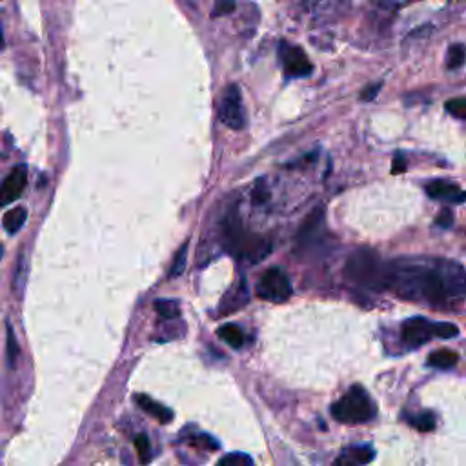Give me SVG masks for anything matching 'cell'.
I'll use <instances>...</instances> for the list:
<instances>
[{
    "instance_id": "obj_1",
    "label": "cell",
    "mask_w": 466,
    "mask_h": 466,
    "mask_svg": "<svg viewBox=\"0 0 466 466\" xmlns=\"http://www.w3.org/2000/svg\"><path fill=\"white\" fill-rule=\"evenodd\" d=\"M344 275L350 282L370 290L388 288V264H382L376 250L359 248L351 251L344 266Z\"/></svg>"
},
{
    "instance_id": "obj_2",
    "label": "cell",
    "mask_w": 466,
    "mask_h": 466,
    "mask_svg": "<svg viewBox=\"0 0 466 466\" xmlns=\"http://www.w3.org/2000/svg\"><path fill=\"white\" fill-rule=\"evenodd\" d=\"M222 233H224L226 250L233 253V255L248 259L250 262L262 261L268 255V251L271 250V244H268L264 239L246 233L235 210H231L226 215L224 224H222Z\"/></svg>"
},
{
    "instance_id": "obj_3",
    "label": "cell",
    "mask_w": 466,
    "mask_h": 466,
    "mask_svg": "<svg viewBox=\"0 0 466 466\" xmlns=\"http://www.w3.org/2000/svg\"><path fill=\"white\" fill-rule=\"evenodd\" d=\"M376 405L366 394L365 388L359 385L351 386L350 391L331 406V416L339 423L346 425H359V423L370 421L376 417Z\"/></svg>"
},
{
    "instance_id": "obj_4",
    "label": "cell",
    "mask_w": 466,
    "mask_h": 466,
    "mask_svg": "<svg viewBox=\"0 0 466 466\" xmlns=\"http://www.w3.org/2000/svg\"><path fill=\"white\" fill-rule=\"evenodd\" d=\"M291 282L281 268H270L257 284V295L270 302H284L291 295Z\"/></svg>"
},
{
    "instance_id": "obj_5",
    "label": "cell",
    "mask_w": 466,
    "mask_h": 466,
    "mask_svg": "<svg viewBox=\"0 0 466 466\" xmlns=\"http://www.w3.org/2000/svg\"><path fill=\"white\" fill-rule=\"evenodd\" d=\"M219 113H221V121L224 122L228 128H231V130L235 131L244 130L246 115L244 108H242V95L241 90H239V86L231 84L226 88Z\"/></svg>"
},
{
    "instance_id": "obj_6",
    "label": "cell",
    "mask_w": 466,
    "mask_h": 466,
    "mask_svg": "<svg viewBox=\"0 0 466 466\" xmlns=\"http://www.w3.org/2000/svg\"><path fill=\"white\" fill-rule=\"evenodd\" d=\"M279 57H281L282 68L288 77H308L313 71V66L308 61L304 51L290 42H281L279 46Z\"/></svg>"
},
{
    "instance_id": "obj_7",
    "label": "cell",
    "mask_w": 466,
    "mask_h": 466,
    "mask_svg": "<svg viewBox=\"0 0 466 466\" xmlns=\"http://www.w3.org/2000/svg\"><path fill=\"white\" fill-rule=\"evenodd\" d=\"M26 184H28V168L26 166H17L15 170L4 179L0 186V206H8L15 202L19 197L24 193Z\"/></svg>"
},
{
    "instance_id": "obj_8",
    "label": "cell",
    "mask_w": 466,
    "mask_h": 466,
    "mask_svg": "<svg viewBox=\"0 0 466 466\" xmlns=\"http://www.w3.org/2000/svg\"><path fill=\"white\" fill-rule=\"evenodd\" d=\"M401 336L405 339V342L411 346H421L425 342L430 341V337L434 336V330H431V324L423 317H414V319H408V321L402 324Z\"/></svg>"
},
{
    "instance_id": "obj_9",
    "label": "cell",
    "mask_w": 466,
    "mask_h": 466,
    "mask_svg": "<svg viewBox=\"0 0 466 466\" xmlns=\"http://www.w3.org/2000/svg\"><path fill=\"white\" fill-rule=\"evenodd\" d=\"M376 457V450L368 445L348 446L339 454L333 466H366Z\"/></svg>"
},
{
    "instance_id": "obj_10",
    "label": "cell",
    "mask_w": 466,
    "mask_h": 466,
    "mask_svg": "<svg viewBox=\"0 0 466 466\" xmlns=\"http://www.w3.org/2000/svg\"><path fill=\"white\" fill-rule=\"evenodd\" d=\"M426 193L436 201H446V202H465L466 201V191H463L459 186L452 184L446 181H434L426 186Z\"/></svg>"
},
{
    "instance_id": "obj_11",
    "label": "cell",
    "mask_w": 466,
    "mask_h": 466,
    "mask_svg": "<svg viewBox=\"0 0 466 466\" xmlns=\"http://www.w3.org/2000/svg\"><path fill=\"white\" fill-rule=\"evenodd\" d=\"M246 302H248V290H246V282L241 281L233 290H230L226 293L219 311H221L222 315H230L233 311L241 310Z\"/></svg>"
},
{
    "instance_id": "obj_12",
    "label": "cell",
    "mask_w": 466,
    "mask_h": 466,
    "mask_svg": "<svg viewBox=\"0 0 466 466\" xmlns=\"http://www.w3.org/2000/svg\"><path fill=\"white\" fill-rule=\"evenodd\" d=\"M137 405L141 406L142 410L148 411L151 417H155L157 421L162 423V425H168V423H171V419H173V414H171L170 408H166V406H162L161 402L153 401L151 397L148 396H137Z\"/></svg>"
},
{
    "instance_id": "obj_13",
    "label": "cell",
    "mask_w": 466,
    "mask_h": 466,
    "mask_svg": "<svg viewBox=\"0 0 466 466\" xmlns=\"http://www.w3.org/2000/svg\"><path fill=\"white\" fill-rule=\"evenodd\" d=\"M457 361H459V356L454 350H448V348L431 351L430 357H428V365L431 368H439V370H450L457 365Z\"/></svg>"
},
{
    "instance_id": "obj_14",
    "label": "cell",
    "mask_w": 466,
    "mask_h": 466,
    "mask_svg": "<svg viewBox=\"0 0 466 466\" xmlns=\"http://www.w3.org/2000/svg\"><path fill=\"white\" fill-rule=\"evenodd\" d=\"M322 219H324V211H322V208H317V210L311 211L310 215H308V219L304 221V224H302L301 231H299V239L304 242L306 239L313 237V233H315V231L319 230V226L322 224Z\"/></svg>"
},
{
    "instance_id": "obj_15",
    "label": "cell",
    "mask_w": 466,
    "mask_h": 466,
    "mask_svg": "<svg viewBox=\"0 0 466 466\" xmlns=\"http://www.w3.org/2000/svg\"><path fill=\"white\" fill-rule=\"evenodd\" d=\"M26 219H28V211H26V208H15V210L8 211L4 215V228L8 233H17V231L21 230L22 226H24Z\"/></svg>"
},
{
    "instance_id": "obj_16",
    "label": "cell",
    "mask_w": 466,
    "mask_h": 466,
    "mask_svg": "<svg viewBox=\"0 0 466 466\" xmlns=\"http://www.w3.org/2000/svg\"><path fill=\"white\" fill-rule=\"evenodd\" d=\"M217 336L221 337L224 342L233 346V348H241L244 344V336H242L241 328H237L235 324H222L217 330Z\"/></svg>"
},
{
    "instance_id": "obj_17",
    "label": "cell",
    "mask_w": 466,
    "mask_h": 466,
    "mask_svg": "<svg viewBox=\"0 0 466 466\" xmlns=\"http://www.w3.org/2000/svg\"><path fill=\"white\" fill-rule=\"evenodd\" d=\"M155 311L162 319H177L181 313L179 302L171 301V299H159L155 302Z\"/></svg>"
},
{
    "instance_id": "obj_18",
    "label": "cell",
    "mask_w": 466,
    "mask_h": 466,
    "mask_svg": "<svg viewBox=\"0 0 466 466\" xmlns=\"http://www.w3.org/2000/svg\"><path fill=\"white\" fill-rule=\"evenodd\" d=\"M466 61V48L463 44H454L450 46V50H448V61H446V66H448V70H457V68H461Z\"/></svg>"
},
{
    "instance_id": "obj_19",
    "label": "cell",
    "mask_w": 466,
    "mask_h": 466,
    "mask_svg": "<svg viewBox=\"0 0 466 466\" xmlns=\"http://www.w3.org/2000/svg\"><path fill=\"white\" fill-rule=\"evenodd\" d=\"M410 425L416 426L417 430L421 431H431L436 428V417H434V414H430V411H423L421 416H417L411 419Z\"/></svg>"
},
{
    "instance_id": "obj_20",
    "label": "cell",
    "mask_w": 466,
    "mask_h": 466,
    "mask_svg": "<svg viewBox=\"0 0 466 466\" xmlns=\"http://www.w3.org/2000/svg\"><path fill=\"white\" fill-rule=\"evenodd\" d=\"M431 330H434V336L441 337V339H454V337L459 336V328L452 322H437V324H431Z\"/></svg>"
},
{
    "instance_id": "obj_21",
    "label": "cell",
    "mask_w": 466,
    "mask_h": 466,
    "mask_svg": "<svg viewBox=\"0 0 466 466\" xmlns=\"http://www.w3.org/2000/svg\"><path fill=\"white\" fill-rule=\"evenodd\" d=\"M219 466H253V461H251L250 456H246V454H228L219 461Z\"/></svg>"
},
{
    "instance_id": "obj_22",
    "label": "cell",
    "mask_w": 466,
    "mask_h": 466,
    "mask_svg": "<svg viewBox=\"0 0 466 466\" xmlns=\"http://www.w3.org/2000/svg\"><path fill=\"white\" fill-rule=\"evenodd\" d=\"M186 253H188V242L181 246V250L177 251L175 259H173V264L170 268V277H179L184 271L186 266Z\"/></svg>"
},
{
    "instance_id": "obj_23",
    "label": "cell",
    "mask_w": 466,
    "mask_h": 466,
    "mask_svg": "<svg viewBox=\"0 0 466 466\" xmlns=\"http://www.w3.org/2000/svg\"><path fill=\"white\" fill-rule=\"evenodd\" d=\"M135 448H137V452H139V457H141L142 465H146V463L150 461L151 445H150V439H148V436H144V434L137 436Z\"/></svg>"
},
{
    "instance_id": "obj_24",
    "label": "cell",
    "mask_w": 466,
    "mask_h": 466,
    "mask_svg": "<svg viewBox=\"0 0 466 466\" xmlns=\"http://www.w3.org/2000/svg\"><path fill=\"white\" fill-rule=\"evenodd\" d=\"M17 356H19V344H17L13 328H11V324H8V365H10V368L15 366Z\"/></svg>"
},
{
    "instance_id": "obj_25",
    "label": "cell",
    "mask_w": 466,
    "mask_h": 466,
    "mask_svg": "<svg viewBox=\"0 0 466 466\" xmlns=\"http://www.w3.org/2000/svg\"><path fill=\"white\" fill-rule=\"evenodd\" d=\"M446 111L457 119H466V99H450L445 104Z\"/></svg>"
},
{
    "instance_id": "obj_26",
    "label": "cell",
    "mask_w": 466,
    "mask_h": 466,
    "mask_svg": "<svg viewBox=\"0 0 466 466\" xmlns=\"http://www.w3.org/2000/svg\"><path fill=\"white\" fill-rule=\"evenodd\" d=\"M235 11V0H215V6H213V11H211V17H222L230 15Z\"/></svg>"
},
{
    "instance_id": "obj_27",
    "label": "cell",
    "mask_w": 466,
    "mask_h": 466,
    "mask_svg": "<svg viewBox=\"0 0 466 466\" xmlns=\"http://www.w3.org/2000/svg\"><path fill=\"white\" fill-rule=\"evenodd\" d=\"M268 197H270V193H268V188L264 184V179H259L255 182V188H253V202L255 204H264L268 201Z\"/></svg>"
},
{
    "instance_id": "obj_28",
    "label": "cell",
    "mask_w": 466,
    "mask_h": 466,
    "mask_svg": "<svg viewBox=\"0 0 466 466\" xmlns=\"http://www.w3.org/2000/svg\"><path fill=\"white\" fill-rule=\"evenodd\" d=\"M193 443L199 446H204L208 450H217V448H219V443H217L215 439H211L210 436H197L195 439H193Z\"/></svg>"
},
{
    "instance_id": "obj_29",
    "label": "cell",
    "mask_w": 466,
    "mask_h": 466,
    "mask_svg": "<svg viewBox=\"0 0 466 466\" xmlns=\"http://www.w3.org/2000/svg\"><path fill=\"white\" fill-rule=\"evenodd\" d=\"M381 86H382L381 82H377V84H373V86H368V88H366V90L361 93L362 101H365V102L373 101V99L377 97V93L381 91Z\"/></svg>"
},
{
    "instance_id": "obj_30",
    "label": "cell",
    "mask_w": 466,
    "mask_h": 466,
    "mask_svg": "<svg viewBox=\"0 0 466 466\" xmlns=\"http://www.w3.org/2000/svg\"><path fill=\"white\" fill-rule=\"evenodd\" d=\"M452 222H454V215H452L450 210H443L436 219V224L441 226V228H450Z\"/></svg>"
},
{
    "instance_id": "obj_31",
    "label": "cell",
    "mask_w": 466,
    "mask_h": 466,
    "mask_svg": "<svg viewBox=\"0 0 466 466\" xmlns=\"http://www.w3.org/2000/svg\"><path fill=\"white\" fill-rule=\"evenodd\" d=\"M402 171H406L405 157H402V155H396V159H394V164H391V173H396V175H399V173H402Z\"/></svg>"
},
{
    "instance_id": "obj_32",
    "label": "cell",
    "mask_w": 466,
    "mask_h": 466,
    "mask_svg": "<svg viewBox=\"0 0 466 466\" xmlns=\"http://www.w3.org/2000/svg\"><path fill=\"white\" fill-rule=\"evenodd\" d=\"M4 46V37H2V33H0V48Z\"/></svg>"
},
{
    "instance_id": "obj_33",
    "label": "cell",
    "mask_w": 466,
    "mask_h": 466,
    "mask_svg": "<svg viewBox=\"0 0 466 466\" xmlns=\"http://www.w3.org/2000/svg\"><path fill=\"white\" fill-rule=\"evenodd\" d=\"M2 253H4V248L0 246V259H2Z\"/></svg>"
},
{
    "instance_id": "obj_34",
    "label": "cell",
    "mask_w": 466,
    "mask_h": 466,
    "mask_svg": "<svg viewBox=\"0 0 466 466\" xmlns=\"http://www.w3.org/2000/svg\"><path fill=\"white\" fill-rule=\"evenodd\" d=\"M0 157H2V155H0Z\"/></svg>"
}]
</instances>
